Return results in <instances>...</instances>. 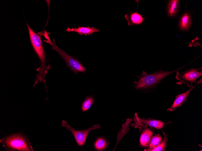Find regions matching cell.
Listing matches in <instances>:
<instances>
[{
    "label": "cell",
    "mask_w": 202,
    "mask_h": 151,
    "mask_svg": "<svg viewBox=\"0 0 202 151\" xmlns=\"http://www.w3.org/2000/svg\"><path fill=\"white\" fill-rule=\"evenodd\" d=\"M184 66L171 71H162L160 68L159 70L155 71L153 74H150L143 71L141 75H136L138 80L135 81L133 83L135 88L137 89H145L154 87L167 76Z\"/></svg>",
    "instance_id": "obj_2"
},
{
    "label": "cell",
    "mask_w": 202,
    "mask_h": 151,
    "mask_svg": "<svg viewBox=\"0 0 202 151\" xmlns=\"http://www.w3.org/2000/svg\"><path fill=\"white\" fill-rule=\"evenodd\" d=\"M44 32L43 35L46 39L44 40V41L50 45L51 46L52 49L56 51L59 54L64 60L68 67L75 74L79 72L84 73L85 72L86 68L79 61L69 55L63 50L59 48L56 44L54 39L53 42L51 40L46 31Z\"/></svg>",
    "instance_id": "obj_4"
},
{
    "label": "cell",
    "mask_w": 202,
    "mask_h": 151,
    "mask_svg": "<svg viewBox=\"0 0 202 151\" xmlns=\"http://www.w3.org/2000/svg\"><path fill=\"white\" fill-rule=\"evenodd\" d=\"M67 30L69 32H75L80 35H90L95 32L100 30L94 27H78L77 28H68Z\"/></svg>",
    "instance_id": "obj_11"
},
{
    "label": "cell",
    "mask_w": 202,
    "mask_h": 151,
    "mask_svg": "<svg viewBox=\"0 0 202 151\" xmlns=\"http://www.w3.org/2000/svg\"><path fill=\"white\" fill-rule=\"evenodd\" d=\"M153 132L148 128L145 129L141 135L140 142V145L143 147L148 146L150 141L152 137Z\"/></svg>",
    "instance_id": "obj_10"
},
{
    "label": "cell",
    "mask_w": 202,
    "mask_h": 151,
    "mask_svg": "<svg viewBox=\"0 0 202 151\" xmlns=\"http://www.w3.org/2000/svg\"><path fill=\"white\" fill-rule=\"evenodd\" d=\"M202 83V78L198 80L196 84L190 90L186 92L177 95L174 100L172 105L167 110L173 111L176 110L178 107L182 105L187 100V98L189 95L191 91L197 84Z\"/></svg>",
    "instance_id": "obj_8"
},
{
    "label": "cell",
    "mask_w": 202,
    "mask_h": 151,
    "mask_svg": "<svg viewBox=\"0 0 202 151\" xmlns=\"http://www.w3.org/2000/svg\"><path fill=\"white\" fill-rule=\"evenodd\" d=\"M179 0H171L168 2L167 6L168 15L173 17L177 14L179 7Z\"/></svg>",
    "instance_id": "obj_13"
},
{
    "label": "cell",
    "mask_w": 202,
    "mask_h": 151,
    "mask_svg": "<svg viewBox=\"0 0 202 151\" xmlns=\"http://www.w3.org/2000/svg\"><path fill=\"white\" fill-rule=\"evenodd\" d=\"M108 145L106 140L104 138L99 137L94 143V146L95 149L98 151H103L104 150Z\"/></svg>",
    "instance_id": "obj_15"
},
{
    "label": "cell",
    "mask_w": 202,
    "mask_h": 151,
    "mask_svg": "<svg viewBox=\"0 0 202 151\" xmlns=\"http://www.w3.org/2000/svg\"><path fill=\"white\" fill-rule=\"evenodd\" d=\"M133 118L135 123L132 124L131 125L136 128L145 125L157 129H160L162 128L164 125V123L160 120L150 119L146 120L140 118L136 112Z\"/></svg>",
    "instance_id": "obj_7"
},
{
    "label": "cell",
    "mask_w": 202,
    "mask_h": 151,
    "mask_svg": "<svg viewBox=\"0 0 202 151\" xmlns=\"http://www.w3.org/2000/svg\"><path fill=\"white\" fill-rule=\"evenodd\" d=\"M94 100V98L93 96H90L87 97L82 104V111L85 112L89 109L93 104Z\"/></svg>",
    "instance_id": "obj_17"
},
{
    "label": "cell",
    "mask_w": 202,
    "mask_h": 151,
    "mask_svg": "<svg viewBox=\"0 0 202 151\" xmlns=\"http://www.w3.org/2000/svg\"><path fill=\"white\" fill-rule=\"evenodd\" d=\"M162 140V137L159 134L152 137L148 145V149H145V151H151L156 147L160 143Z\"/></svg>",
    "instance_id": "obj_16"
},
{
    "label": "cell",
    "mask_w": 202,
    "mask_h": 151,
    "mask_svg": "<svg viewBox=\"0 0 202 151\" xmlns=\"http://www.w3.org/2000/svg\"><path fill=\"white\" fill-rule=\"evenodd\" d=\"M125 17L128 21L129 26L140 24L144 20L142 15L137 12H131L128 14H125Z\"/></svg>",
    "instance_id": "obj_9"
},
{
    "label": "cell",
    "mask_w": 202,
    "mask_h": 151,
    "mask_svg": "<svg viewBox=\"0 0 202 151\" xmlns=\"http://www.w3.org/2000/svg\"><path fill=\"white\" fill-rule=\"evenodd\" d=\"M132 121H133V120L129 118L127 119L125 122L122 124V128L120 129L118 133L117 136L116 144L113 150L114 151L115 150L117 145L120 140L125 134L128 132L129 130V124Z\"/></svg>",
    "instance_id": "obj_14"
},
{
    "label": "cell",
    "mask_w": 202,
    "mask_h": 151,
    "mask_svg": "<svg viewBox=\"0 0 202 151\" xmlns=\"http://www.w3.org/2000/svg\"><path fill=\"white\" fill-rule=\"evenodd\" d=\"M164 139L162 140L159 145L156 147L152 149L151 151H163L165 150L168 141V137L167 135L165 134Z\"/></svg>",
    "instance_id": "obj_18"
},
{
    "label": "cell",
    "mask_w": 202,
    "mask_h": 151,
    "mask_svg": "<svg viewBox=\"0 0 202 151\" xmlns=\"http://www.w3.org/2000/svg\"><path fill=\"white\" fill-rule=\"evenodd\" d=\"M31 43L40 61V66L37 68L38 73L36 76L34 87L39 82H43L45 85V77L49 67L47 62L42 42L39 36L36 33L27 23Z\"/></svg>",
    "instance_id": "obj_1"
},
{
    "label": "cell",
    "mask_w": 202,
    "mask_h": 151,
    "mask_svg": "<svg viewBox=\"0 0 202 151\" xmlns=\"http://www.w3.org/2000/svg\"><path fill=\"white\" fill-rule=\"evenodd\" d=\"M61 125L65 127L74 136L76 141L79 146H83L87 138V137L92 130L100 127V124L93 125L90 127L81 131L76 130L72 127L69 125L67 122L64 120L62 121Z\"/></svg>",
    "instance_id": "obj_6"
},
{
    "label": "cell",
    "mask_w": 202,
    "mask_h": 151,
    "mask_svg": "<svg viewBox=\"0 0 202 151\" xmlns=\"http://www.w3.org/2000/svg\"><path fill=\"white\" fill-rule=\"evenodd\" d=\"M0 143L7 150L34 151L28 136L22 133H15L0 140Z\"/></svg>",
    "instance_id": "obj_3"
},
{
    "label": "cell",
    "mask_w": 202,
    "mask_h": 151,
    "mask_svg": "<svg viewBox=\"0 0 202 151\" xmlns=\"http://www.w3.org/2000/svg\"><path fill=\"white\" fill-rule=\"evenodd\" d=\"M202 75V68L187 69L181 74L178 71L175 78L179 81L177 82L176 84L181 86L183 84H185L191 88L193 87V83H196L197 79Z\"/></svg>",
    "instance_id": "obj_5"
},
{
    "label": "cell",
    "mask_w": 202,
    "mask_h": 151,
    "mask_svg": "<svg viewBox=\"0 0 202 151\" xmlns=\"http://www.w3.org/2000/svg\"><path fill=\"white\" fill-rule=\"evenodd\" d=\"M191 17L187 13H184L180 18L179 26L180 29L183 31L188 30L191 25Z\"/></svg>",
    "instance_id": "obj_12"
}]
</instances>
